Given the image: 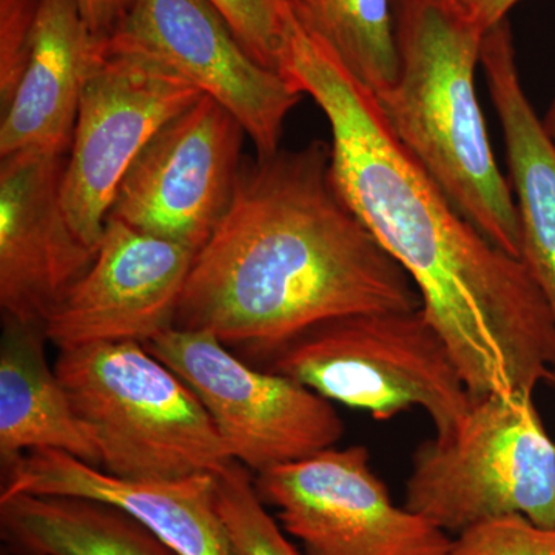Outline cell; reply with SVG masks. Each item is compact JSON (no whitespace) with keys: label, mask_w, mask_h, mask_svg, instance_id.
<instances>
[{"label":"cell","mask_w":555,"mask_h":555,"mask_svg":"<svg viewBox=\"0 0 555 555\" xmlns=\"http://www.w3.org/2000/svg\"><path fill=\"white\" fill-rule=\"evenodd\" d=\"M269 358L270 371L375 420L422 409L436 437L454 434L474 404L448 343L422 308L321 321Z\"/></svg>","instance_id":"5"},{"label":"cell","mask_w":555,"mask_h":555,"mask_svg":"<svg viewBox=\"0 0 555 555\" xmlns=\"http://www.w3.org/2000/svg\"><path fill=\"white\" fill-rule=\"evenodd\" d=\"M247 53L283 75L288 43L297 25L294 0H210ZM284 76V75H283Z\"/></svg>","instance_id":"21"},{"label":"cell","mask_w":555,"mask_h":555,"mask_svg":"<svg viewBox=\"0 0 555 555\" xmlns=\"http://www.w3.org/2000/svg\"><path fill=\"white\" fill-rule=\"evenodd\" d=\"M542 126L547 138H550L551 142L555 145V100L553 104L550 105V108H547L545 116H543Z\"/></svg>","instance_id":"26"},{"label":"cell","mask_w":555,"mask_h":555,"mask_svg":"<svg viewBox=\"0 0 555 555\" xmlns=\"http://www.w3.org/2000/svg\"><path fill=\"white\" fill-rule=\"evenodd\" d=\"M54 369L109 476L169 481L233 462L195 392L141 343L60 350Z\"/></svg>","instance_id":"4"},{"label":"cell","mask_w":555,"mask_h":555,"mask_svg":"<svg viewBox=\"0 0 555 555\" xmlns=\"http://www.w3.org/2000/svg\"><path fill=\"white\" fill-rule=\"evenodd\" d=\"M73 495L137 517L179 555H233L214 474L169 481L124 480L61 451H31L3 467L0 496Z\"/></svg>","instance_id":"14"},{"label":"cell","mask_w":555,"mask_h":555,"mask_svg":"<svg viewBox=\"0 0 555 555\" xmlns=\"http://www.w3.org/2000/svg\"><path fill=\"white\" fill-rule=\"evenodd\" d=\"M294 9L299 25L374 96L396 82L393 0H294Z\"/></svg>","instance_id":"19"},{"label":"cell","mask_w":555,"mask_h":555,"mask_svg":"<svg viewBox=\"0 0 555 555\" xmlns=\"http://www.w3.org/2000/svg\"><path fill=\"white\" fill-rule=\"evenodd\" d=\"M215 485L233 555H302L266 509L247 467L233 460L215 474Z\"/></svg>","instance_id":"20"},{"label":"cell","mask_w":555,"mask_h":555,"mask_svg":"<svg viewBox=\"0 0 555 555\" xmlns=\"http://www.w3.org/2000/svg\"><path fill=\"white\" fill-rule=\"evenodd\" d=\"M67 156L30 149L0 158V308L24 324L46 327L96 257L62 207Z\"/></svg>","instance_id":"13"},{"label":"cell","mask_w":555,"mask_h":555,"mask_svg":"<svg viewBox=\"0 0 555 555\" xmlns=\"http://www.w3.org/2000/svg\"><path fill=\"white\" fill-rule=\"evenodd\" d=\"M144 346L188 383L230 459L255 476L335 448L345 436L332 401L251 367L208 332L171 327Z\"/></svg>","instance_id":"7"},{"label":"cell","mask_w":555,"mask_h":555,"mask_svg":"<svg viewBox=\"0 0 555 555\" xmlns=\"http://www.w3.org/2000/svg\"><path fill=\"white\" fill-rule=\"evenodd\" d=\"M284 76L326 115L335 188L414 281L474 401L534 396L555 366V320L525 262L456 210L393 137L374 94L299 24Z\"/></svg>","instance_id":"1"},{"label":"cell","mask_w":555,"mask_h":555,"mask_svg":"<svg viewBox=\"0 0 555 555\" xmlns=\"http://www.w3.org/2000/svg\"><path fill=\"white\" fill-rule=\"evenodd\" d=\"M134 0H79L80 13L98 42H105L118 31L133 9Z\"/></svg>","instance_id":"24"},{"label":"cell","mask_w":555,"mask_h":555,"mask_svg":"<svg viewBox=\"0 0 555 555\" xmlns=\"http://www.w3.org/2000/svg\"><path fill=\"white\" fill-rule=\"evenodd\" d=\"M422 298L332 179V147L244 158L228 214L193 259L173 327L269 358L332 318Z\"/></svg>","instance_id":"2"},{"label":"cell","mask_w":555,"mask_h":555,"mask_svg":"<svg viewBox=\"0 0 555 555\" xmlns=\"http://www.w3.org/2000/svg\"><path fill=\"white\" fill-rule=\"evenodd\" d=\"M520 0H459L463 10L480 25L483 30L494 27L500 21L506 20L511 9Z\"/></svg>","instance_id":"25"},{"label":"cell","mask_w":555,"mask_h":555,"mask_svg":"<svg viewBox=\"0 0 555 555\" xmlns=\"http://www.w3.org/2000/svg\"><path fill=\"white\" fill-rule=\"evenodd\" d=\"M42 0H0V108H5L27 65Z\"/></svg>","instance_id":"23"},{"label":"cell","mask_w":555,"mask_h":555,"mask_svg":"<svg viewBox=\"0 0 555 555\" xmlns=\"http://www.w3.org/2000/svg\"><path fill=\"white\" fill-rule=\"evenodd\" d=\"M404 506L448 534L509 516L555 529V443L531 393L478 398L454 434L423 441Z\"/></svg>","instance_id":"6"},{"label":"cell","mask_w":555,"mask_h":555,"mask_svg":"<svg viewBox=\"0 0 555 555\" xmlns=\"http://www.w3.org/2000/svg\"><path fill=\"white\" fill-rule=\"evenodd\" d=\"M393 16L398 75L374 96L386 126L467 221L520 259L516 196L474 83L486 31L459 0H393Z\"/></svg>","instance_id":"3"},{"label":"cell","mask_w":555,"mask_h":555,"mask_svg":"<svg viewBox=\"0 0 555 555\" xmlns=\"http://www.w3.org/2000/svg\"><path fill=\"white\" fill-rule=\"evenodd\" d=\"M448 555H555V529L521 516L494 518L460 532Z\"/></svg>","instance_id":"22"},{"label":"cell","mask_w":555,"mask_h":555,"mask_svg":"<svg viewBox=\"0 0 555 555\" xmlns=\"http://www.w3.org/2000/svg\"><path fill=\"white\" fill-rule=\"evenodd\" d=\"M101 56L79 0H42L30 54L0 124V158L39 149L68 155L80 93Z\"/></svg>","instance_id":"16"},{"label":"cell","mask_w":555,"mask_h":555,"mask_svg":"<svg viewBox=\"0 0 555 555\" xmlns=\"http://www.w3.org/2000/svg\"><path fill=\"white\" fill-rule=\"evenodd\" d=\"M0 535L25 555H179L122 507L86 496H0Z\"/></svg>","instance_id":"18"},{"label":"cell","mask_w":555,"mask_h":555,"mask_svg":"<svg viewBox=\"0 0 555 555\" xmlns=\"http://www.w3.org/2000/svg\"><path fill=\"white\" fill-rule=\"evenodd\" d=\"M255 488L308 555H448L452 546L443 529L396 505L363 444L273 467Z\"/></svg>","instance_id":"8"},{"label":"cell","mask_w":555,"mask_h":555,"mask_svg":"<svg viewBox=\"0 0 555 555\" xmlns=\"http://www.w3.org/2000/svg\"><path fill=\"white\" fill-rule=\"evenodd\" d=\"M101 49L177 73L235 116L257 155L281 149L287 116L305 94L255 61L210 0H134Z\"/></svg>","instance_id":"11"},{"label":"cell","mask_w":555,"mask_h":555,"mask_svg":"<svg viewBox=\"0 0 555 555\" xmlns=\"http://www.w3.org/2000/svg\"><path fill=\"white\" fill-rule=\"evenodd\" d=\"M246 137L232 113L203 94L142 149L108 218L198 254L232 204Z\"/></svg>","instance_id":"10"},{"label":"cell","mask_w":555,"mask_h":555,"mask_svg":"<svg viewBox=\"0 0 555 555\" xmlns=\"http://www.w3.org/2000/svg\"><path fill=\"white\" fill-rule=\"evenodd\" d=\"M480 64L505 137L520 218V259L542 288L555 320V145L521 86L507 17L486 30ZM550 382L555 385V366Z\"/></svg>","instance_id":"15"},{"label":"cell","mask_w":555,"mask_h":555,"mask_svg":"<svg viewBox=\"0 0 555 555\" xmlns=\"http://www.w3.org/2000/svg\"><path fill=\"white\" fill-rule=\"evenodd\" d=\"M46 327L2 317L0 337V462L31 451H61L101 467V455L80 422L56 369L47 358Z\"/></svg>","instance_id":"17"},{"label":"cell","mask_w":555,"mask_h":555,"mask_svg":"<svg viewBox=\"0 0 555 555\" xmlns=\"http://www.w3.org/2000/svg\"><path fill=\"white\" fill-rule=\"evenodd\" d=\"M0 555H25V554L14 553V551L9 550V547L2 546V551H0Z\"/></svg>","instance_id":"27"},{"label":"cell","mask_w":555,"mask_h":555,"mask_svg":"<svg viewBox=\"0 0 555 555\" xmlns=\"http://www.w3.org/2000/svg\"><path fill=\"white\" fill-rule=\"evenodd\" d=\"M203 94L158 64L101 49L80 93L61 188L65 217L87 246L98 250L120 181L142 149Z\"/></svg>","instance_id":"9"},{"label":"cell","mask_w":555,"mask_h":555,"mask_svg":"<svg viewBox=\"0 0 555 555\" xmlns=\"http://www.w3.org/2000/svg\"><path fill=\"white\" fill-rule=\"evenodd\" d=\"M195 254L107 218L93 264L46 323L57 349L134 341L173 327Z\"/></svg>","instance_id":"12"}]
</instances>
